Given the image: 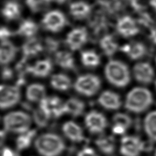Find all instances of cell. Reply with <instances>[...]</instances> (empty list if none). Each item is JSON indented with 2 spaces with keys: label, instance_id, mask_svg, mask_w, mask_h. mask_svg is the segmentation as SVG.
<instances>
[{
  "label": "cell",
  "instance_id": "cell-22",
  "mask_svg": "<svg viewBox=\"0 0 156 156\" xmlns=\"http://www.w3.org/2000/svg\"><path fill=\"white\" fill-rule=\"evenodd\" d=\"M97 4L105 15H116L124 9V4L122 0H98Z\"/></svg>",
  "mask_w": 156,
  "mask_h": 156
},
{
  "label": "cell",
  "instance_id": "cell-36",
  "mask_svg": "<svg viewBox=\"0 0 156 156\" xmlns=\"http://www.w3.org/2000/svg\"><path fill=\"white\" fill-rule=\"evenodd\" d=\"M113 124H119L126 128L127 129L132 126V119L131 117L125 113H116L112 118Z\"/></svg>",
  "mask_w": 156,
  "mask_h": 156
},
{
  "label": "cell",
  "instance_id": "cell-25",
  "mask_svg": "<svg viewBox=\"0 0 156 156\" xmlns=\"http://www.w3.org/2000/svg\"><path fill=\"white\" fill-rule=\"evenodd\" d=\"M38 25L31 19H26L22 20L19 24L16 34L20 37L28 39L35 37L38 31Z\"/></svg>",
  "mask_w": 156,
  "mask_h": 156
},
{
  "label": "cell",
  "instance_id": "cell-6",
  "mask_svg": "<svg viewBox=\"0 0 156 156\" xmlns=\"http://www.w3.org/2000/svg\"><path fill=\"white\" fill-rule=\"evenodd\" d=\"M41 24L43 28L46 31L57 33L66 26L67 19L62 11L53 10L44 14Z\"/></svg>",
  "mask_w": 156,
  "mask_h": 156
},
{
  "label": "cell",
  "instance_id": "cell-19",
  "mask_svg": "<svg viewBox=\"0 0 156 156\" xmlns=\"http://www.w3.org/2000/svg\"><path fill=\"white\" fill-rule=\"evenodd\" d=\"M53 70V63L49 58L41 59L30 65V74L37 78H46Z\"/></svg>",
  "mask_w": 156,
  "mask_h": 156
},
{
  "label": "cell",
  "instance_id": "cell-46",
  "mask_svg": "<svg viewBox=\"0 0 156 156\" xmlns=\"http://www.w3.org/2000/svg\"><path fill=\"white\" fill-rule=\"evenodd\" d=\"M149 4L153 9L156 11V0H149Z\"/></svg>",
  "mask_w": 156,
  "mask_h": 156
},
{
  "label": "cell",
  "instance_id": "cell-41",
  "mask_svg": "<svg viewBox=\"0 0 156 156\" xmlns=\"http://www.w3.org/2000/svg\"><path fill=\"white\" fill-rule=\"evenodd\" d=\"M77 156H99L94 149L91 147H83L78 152Z\"/></svg>",
  "mask_w": 156,
  "mask_h": 156
},
{
  "label": "cell",
  "instance_id": "cell-4",
  "mask_svg": "<svg viewBox=\"0 0 156 156\" xmlns=\"http://www.w3.org/2000/svg\"><path fill=\"white\" fill-rule=\"evenodd\" d=\"M32 118L23 111H14L5 114L3 118V127L5 132L22 134L30 129Z\"/></svg>",
  "mask_w": 156,
  "mask_h": 156
},
{
  "label": "cell",
  "instance_id": "cell-34",
  "mask_svg": "<svg viewBox=\"0 0 156 156\" xmlns=\"http://www.w3.org/2000/svg\"><path fill=\"white\" fill-rule=\"evenodd\" d=\"M54 0H26V4L33 13H38L48 9Z\"/></svg>",
  "mask_w": 156,
  "mask_h": 156
},
{
  "label": "cell",
  "instance_id": "cell-18",
  "mask_svg": "<svg viewBox=\"0 0 156 156\" xmlns=\"http://www.w3.org/2000/svg\"><path fill=\"white\" fill-rule=\"evenodd\" d=\"M21 50L23 57L29 59L30 58L38 56L44 50V43L37 37L28 39L23 44Z\"/></svg>",
  "mask_w": 156,
  "mask_h": 156
},
{
  "label": "cell",
  "instance_id": "cell-30",
  "mask_svg": "<svg viewBox=\"0 0 156 156\" xmlns=\"http://www.w3.org/2000/svg\"><path fill=\"white\" fill-rule=\"evenodd\" d=\"M81 62L88 68H95L101 63V58L93 50H86L81 52Z\"/></svg>",
  "mask_w": 156,
  "mask_h": 156
},
{
  "label": "cell",
  "instance_id": "cell-42",
  "mask_svg": "<svg viewBox=\"0 0 156 156\" xmlns=\"http://www.w3.org/2000/svg\"><path fill=\"white\" fill-rule=\"evenodd\" d=\"M0 37H1L2 41H7L8 39L11 37V36L13 35V32L8 28L6 26H2L1 32H0Z\"/></svg>",
  "mask_w": 156,
  "mask_h": 156
},
{
  "label": "cell",
  "instance_id": "cell-23",
  "mask_svg": "<svg viewBox=\"0 0 156 156\" xmlns=\"http://www.w3.org/2000/svg\"><path fill=\"white\" fill-rule=\"evenodd\" d=\"M99 44L102 52L108 57H112L120 49L115 36L111 34H105L100 38Z\"/></svg>",
  "mask_w": 156,
  "mask_h": 156
},
{
  "label": "cell",
  "instance_id": "cell-12",
  "mask_svg": "<svg viewBox=\"0 0 156 156\" xmlns=\"http://www.w3.org/2000/svg\"><path fill=\"white\" fill-rule=\"evenodd\" d=\"M144 151V142L136 136H125L121 141L120 152L123 156H138Z\"/></svg>",
  "mask_w": 156,
  "mask_h": 156
},
{
  "label": "cell",
  "instance_id": "cell-31",
  "mask_svg": "<svg viewBox=\"0 0 156 156\" xmlns=\"http://www.w3.org/2000/svg\"><path fill=\"white\" fill-rule=\"evenodd\" d=\"M66 112L73 117L82 116L85 110V104L82 100L76 97L69 98L65 102Z\"/></svg>",
  "mask_w": 156,
  "mask_h": 156
},
{
  "label": "cell",
  "instance_id": "cell-37",
  "mask_svg": "<svg viewBox=\"0 0 156 156\" xmlns=\"http://www.w3.org/2000/svg\"><path fill=\"white\" fill-rule=\"evenodd\" d=\"M138 18L136 19L138 24L140 26H143L144 28H151L154 25V21L152 17L150 15L149 13H147L146 10L143 12L138 14Z\"/></svg>",
  "mask_w": 156,
  "mask_h": 156
},
{
  "label": "cell",
  "instance_id": "cell-15",
  "mask_svg": "<svg viewBox=\"0 0 156 156\" xmlns=\"http://www.w3.org/2000/svg\"><path fill=\"white\" fill-rule=\"evenodd\" d=\"M120 50L133 61L141 59L147 53V46L140 41H132L125 43L120 48Z\"/></svg>",
  "mask_w": 156,
  "mask_h": 156
},
{
  "label": "cell",
  "instance_id": "cell-21",
  "mask_svg": "<svg viewBox=\"0 0 156 156\" xmlns=\"http://www.w3.org/2000/svg\"><path fill=\"white\" fill-rule=\"evenodd\" d=\"M21 7L16 0H8L2 8V15L5 20L12 21L20 17Z\"/></svg>",
  "mask_w": 156,
  "mask_h": 156
},
{
  "label": "cell",
  "instance_id": "cell-26",
  "mask_svg": "<svg viewBox=\"0 0 156 156\" xmlns=\"http://www.w3.org/2000/svg\"><path fill=\"white\" fill-rule=\"evenodd\" d=\"M26 96L30 102H40L46 97V88L41 83H32L27 86Z\"/></svg>",
  "mask_w": 156,
  "mask_h": 156
},
{
  "label": "cell",
  "instance_id": "cell-44",
  "mask_svg": "<svg viewBox=\"0 0 156 156\" xmlns=\"http://www.w3.org/2000/svg\"><path fill=\"white\" fill-rule=\"evenodd\" d=\"M150 30V32H149V39L151 40V42L155 44L156 45V24L155 23L154 26H153Z\"/></svg>",
  "mask_w": 156,
  "mask_h": 156
},
{
  "label": "cell",
  "instance_id": "cell-10",
  "mask_svg": "<svg viewBox=\"0 0 156 156\" xmlns=\"http://www.w3.org/2000/svg\"><path fill=\"white\" fill-rule=\"evenodd\" d=\"M86 128L93 134H99L104 132L108 126V121L102 113L93 110L86 113L84 118Z\"/></svg>",
  "mask_w": 156,
  "mask_h": 156
},
{
  "label": "cell",
  "instance_id": "cell-38",
  "mask_svg": "<svg viewBox=\"0 0 156 156\" xmlns=\"http://www.w3.org/2000/svg\"><path fill=\"white\" fill-rule=\"evenodd\" d=\"M60 45V41L53 37H47L44 42V50L49 54H53V53L55 54L58 52V50L59 48Z\"/></svg>",
  "mask_w": 156,
  "mask_h": 156
},
{
  "label": "cell",
  "instance_id": "cell-20",
  "mask_svg": "<svg viewBox=\"0 0 156 156\" xmlns=\"http://www.w3.org/2000/svg\"><path fill=\"white\" fill-rule=\"evenodd\" d=\"M69 13L75 19L83 20L89 17L91 14L92 7L84 1H76L69 5Z\"/></svg>",
  "mask_w": 156,
  "mask_h": 156
},
{
  "label": "cell",
  "instance_id": "cell-40",
  "mask_svg": "<svg viewBox=\"0 0 156 156\" xmlns=\"http://www.w3.org/2000/svg\"><path fill=\"white\" fill-rule=\"evenodd\" d=\"M2 79L4 80H9L13 78L14 72L10 67H8V65H4L2 68Z\"/></svg>",
  "mask_w": 156,
  "mask_h": 156
},
{
  "label": "cell",
  "instance_id": "cell-11",
  "mask_svg": "<svg viewBox=\"0 0 156 156\" xmlns=\"http://www.w3.org/2000/svg\"><path fill=\"white\" fill-rule=\"evenodd\" d=\"M88 32L85 27L80 26L72 29L66 37L65 43L71 51H77L87 43Z\"/></svg>",
  "mask_w": 156,
  "mask_h": 156
},
{
  "label": "cell",
  "instance_id": "cell-48",
  "mask_svg": "<svg viewBox=\"0 0 156 156\" xmlns=\"http://www.w3.org/2000/svg\"><path fill=\"white\" fill-rule=\"evenodd\" d=\"M155 156H156V149H155Z\"/></svg>",
  "mask_w": 156,
  "mask_h": 156
},
{
  "label": "cell",
  "instance_id": "cell-13",
  "mask_svg": "<svg viewBox=\"0 0 156 156\" xmlns=\"http://www.w3.org/2000/svg\"><path fill=\"white\" fill-rule=\"evenodd\" d=\"M133 75L136 80L144 85L153 82L155 72L152 65L148 62H139L133 66Z\"/></svg>",
  "mask_w": 156,
  "mask_h": 156
},
{
  "label": "cell",
  "instance_id": "cell-43",
  "mask_svg": "<svg viewBox=\"0 0 156 156\" xmlns=\"http://www.w3.org/2000/svg\"><path fill=\"white\" fill-rule=\"evenodd\" d=\"M112 130L113 133H115L116 135L120 136V135L124 134V133L127 132V129L124 127L121 126V125L113 124Z\"/></svg>",
  "mask_w": 156,
  "mask_h": 156
},
{
  "label": "cell",
  "instance_id": "cell-29",
  "mask_svg": "<svg viewBox=\"0 0 156 156\" xmlns=\"http://www.w3.org/2000/svg\"><path fill=\"white\" fill-rule=\"evenodd\" d=\"M97 148L102 154L112 155L116 150V142L115 138L111 136H101L95 140Z\"/></svg>",
  "mask_w": 156,
  "mask_h": 156
},
{
  "label": "cell",
  "instance_id": "cell-28",
  "mask_svg": "<svg viewBox=\"0 0 156 156\" xmlns=\"http://www.w3.org/2000/svg\"><path fill=\"white\" fill-rule=\"evenodd\" d=\"M50 85L55 90L66 91L71 88L72 81L70 77L67 75L63 73H58L51 76Z\"/></svg>",
  "mask_w": 156,
  "mask_h": 156
},
{
  "label": "cell",
  "instance_id": "cell-8",
  "mask_svg": "<svg viewBox=\"0 0 156 156\" xmlns=\"http://www.w3.org/2000/svg\"><path fill=\"white\" fill-rule=\"evenodd\" d=\"M39 107L51 117L58 118L66 113L65 102L55 96H46L39 102Z\"/></svg>",
  "mask_w": 156,
  "mask_h": 156
},
{
  "label": "cell",
  "instance_id": "cell-2",
  "mask_svg": "<svg viewBox=\"0 0 156 156\" xmlns=\"http://www.w3.org/2000/svg\"><path fill=\"white\" fill-rule=\"evenodd\" d=\"M153 101V95L148 89L136 87L127 94L125 107L132 113H141L151 107Z\"/></svg>",
  "mask_w": 156,
  "mask_h": 156
},
{
  "label": "cell",
  "instance_id": "cell-35",
  "mask_svg": "<svg viewBox=\"0 0 156 156\" xmlns=\"http://www.w3.org/2000/svg\"><path fill=\"white\" fill-rule=\"evenodd\" d=\"M51 118V116L39 107L33 113V121L39 127H45L48 124Z\"/></svg>",
  "mask_w": 156,
  "mask_h": 156
},
{
  "label": "cell",
  "instance_id": "cell-17",
  "mask_svg": "<svg viewBox=\"0 0 156 156\" xmlns=\"http://www.w3.org/2000/svg\"><path fill=\"white\" fill-rule=\"evenodd\" d=\"M62 130L65 137L73 143H79L84 140L82 129L73 121L65 122L62 125Z\"/></svg>",
  "mask_w": 156,
  "mask_h": 156
},
{
  "label": "cell",
  "instance_id": "cell-32",
  "mask_svg": "<svg viewBox=\"0 0 156 156\" xmlns=\"http://www.w3.org/2000/svg\"><path fill=\"white\" fill-rule=\"evenodd\" d=\"M144 129L152 141L156 142V111L149 112L144 119Z\"/></svg>",
  "mask_w": 156,
  "mask_h": 156
},
{
  "label": "cell",
  "instance_id": "cell-47",
  "mask_svg": "<svg viewBox=\"0 0 156 156\" xmlns=\"http://www.w3.org/2000/svg\"><path fill=\"white\" fill-rule=\"evenodd\" d=\"M54 2L57 3L58 4H63L66 2V0H54Z\"/></svg>",
  "mask_w": 156,
  "mask_h": 156
},
{
  "label": "cell",
  "instance_id": "cell-33",
  "mask_svg": "<svg viewBox=\"0 0 156 156\" xmlns=\"http://www.w3.org/2000/svg\"><path fill=\"white\" fill-rule=\"evenodd\" d=\"M36 135H37V131L35 129H30L28 132L19 135L16 140V148L19 151L29 148Z\"/></svg>",
  "mask_w": 156,
  "mask_h": 156
},
{
  "label": "cell",
  "instance_id": "cell-1",
  "mask_svg": "<svg viewBox=\"0 0 156 156\" xmlns=\"http://www.w3.org/2000/svg\"><path fill=\"white\" fill-rule=\"evenodd\" d=\"M34 147L41 156H60L65 151L66 144L60 136L55 133L47 132L36 138Z\"/></svg>",
  "mask_w": 156,
  "mask_h": 156
},
{
  "label": "cell",
  "instance_id": "cell-24",
  "mask_svg": "<svg viewBox=\"0 0 156 156\" xmlns=\"http://www.w3.org/2000/svg\"><path fill=\"white\" fill-rule=\"evenodd\" d=\"M55 63L65 70H76V61L73 54L68 51H58L55 54Z\"/></svg>",
  "mask_w": 156,
  "mask_h": 156
},
{
  "label": "cell",
  "instance_id": "cell-27",
  "mask_svg": "<svg viewBox=\"0 0 156 156\" xmlns=\"http://www.w3.org/2000/svg\"><path fill=\"white\" fill-rule=\"evenodd\" d=\"M17 52V48L15 44L9 40L2 41L1 45V64L3 65H8L15 59Z\"/></svg>",
  "mask_w": 156,
  "mask_h": 156
},
{
  "label": "cell",
  "instance_id": "cell-7",
  "mask_svg": "<svg viewBox=\"0 0 156 156\" xmlns=\"http://www.w3.org/2000/svg\"><path fill=\"white\" fill-rule=\"evenodd\" d=\"M21 100L20 87L16 85H2L0 88V106L2 110L13 107Z\"/></svg>",
  "mask_w": 156,
  "mask_h": 156
},
{
  "label": "cell",
  "instance_id": "cell-5",
  "mask_svg": "<svg viewBox=\"0 0 156 156\" xmlns=\"http://www.w3.org/2000/svg\"><path fill=\"white\" fill-rule=\"evenodd\" d=\"M101 87V79L93 74H85L80 76L73 84L76 92L86 97L95 95Z\"/></svg>",
  "mask_w": 156,
  "mask_h": 156
},
{
  "label": "cell",
  "instance_id": "cell-45",
  "mask_svg": "<svg viewBox=\"0 0 156 156\" xmlns=\"http://www.w3.org/2000/svg\"><path fill=\"white\" fill-rule=\"evenodd\" d=\"M16 153L13 151L9 147H5L2 149V156H15Z\"/></svg>",
  "mask_w": 156,
  "mask_h": 156
},
{
  "label": "cell",
  "instance_id": "cell-16",
  "mask_svg": "<svg viewBox=\"0 0 156 156\" xmlns=\"http://www.w3.org/2000/svg\"><path fill=\"white\" fill-rule=\"evenodd\" d=\"M89 26L94 35L97 37L101 36L103 33L107 31L109 26L106 15L99 10V13L90 17L89 20Z\"/></svg>",
  "mask_w": 156,
  "mask_h": 156
},
{
  "label": "cell",
  "instance_id": "cell-39",
  "mask_svg": "<svg viewBox=\"0 0 156 156\" xmlns=\"http://www.w3.org/2000/svg\"><path fill=\"white\" fill-rule=\"evenodd\" d=\"M129 1L131 7L136 13L138 14L146 10V6L140 0H129Z\"/></svg>",
  "mask_w": 156,
  "mask_h": 156
},
{
  "label": "cell",
  "instance_id": "cell-3",
  "mask_svg": "<svg viewBox=\"0 0 156 156\" xmlns=\"http://www.w3.org/2000/svg\"><path fill=\"white\" fill-rule=\"evenodd\" d=\"M104 73L108 83L115 87L123 88L130 83L129 69L122 61L119 60L109 61L105 65Z\"/></svg>",
  "mask_w": 156,
  "mask_h": 156
},
{
  "label": "cell",
  "instance_id": "cell-9",
  "mask_svg": "<svg viewBox=\"0 0 156 156\" xmlns=\"http://www.w3.org/2000/svg\"><path fill=\"white\" fill-rule=\"evenodd\" d=\"M116 30L123 38H132L140 32V27L136 19L129 15L120 17L116 24Z\"/></svg>",
  "mask_w": 156,
  "mask_h": 156
},
{
  "label": "cell",
  "instance_id": "cell-50",
  "mask_svg": "<svg viewBox=\"0 0 156 156\" xmlns=\"http://www.w3.org/2000/svg\"><path fill=\"white\" fill-rule=\"evenodd\" d=\"M155 63H156V57H155Z\"/></svg>",
  "mask_w": 156,
  "mask_h": 156
},
{
  "label": "cell",
  "instance_id": "cell-14",
  "mask_svg": "<svg viewBox=\"0 0 156 156\" xmlns=\"http://www.w3.org/2000/svg\"><path fill=\"white\" fill-rule=\"evenodd\" d=\"M99 105L105 110L115 111L121 107V97L118 94L111 90H105L100 94L98 98Z\"/></svg>",
  "mask_w": 156,
  "mask_h": 156
},
{
  "label": "cell",
  "instance_id": "cell-49",
  "mask_svg": "<svg viewBox=\"0 0 156 156\" xmlns=\"http://www.w3.org/2000/svg\"><path fill=\"white\" fill-rule=\"evenodd\" d=\"M155 88H156V80H155Z\"/></svg>",
  "mask_w": 156,
  "mask_h": 156
}]
</instances>
